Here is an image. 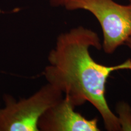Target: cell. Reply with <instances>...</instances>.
Returning <instances> with one entry per match:
<instances>
[{
  "instance_id": "6da1fadb",
  "label": "cell",
  "mask_w": 131,
  "mask_h": 131,
  "mask_svg": "<svg viewBox=\"0 0 131 131\" xmlns=\"http://www.w3.org/2000/svg\"><path fill=\"white\" fill-rule=\"evenodd\" d=\"M92 47L101 50L102 42L91 29L78 26L62 33L49 52L43 75L75 107L91 103L102 117L106 130L119 131L118 119L106 100V86L114 72L131 71V59L114 66L101 64L91 55Z\"/></svg>"
},
{
  "instance_id": "7a4b0ae2",
  "label": "cell",
  "mask_w": 131,
  "mask_h": 131,
  "mask_svg": "<svg viewBox=\"0 0 131 131\" xmlns=\"http://www.w3.org/2000/svg\"><path fill=\"white\" fill-rule=\"evenodd\" d=\"M61 6L68 10H84L96 18L102 29L106 53H113L131 37V1L123 5L114 0H64Z\"/></svg>"
},
{
  "instance_id": "3957f363",
  "label": "cell",
  "mask_w": 131,
  "mask_h": 131,
  "mask_svg": "<svg viewBox=\"0 0 131 131\" xmlns=\"http://www.w3.org/2000/svg\"><path fill=\"white\" fill-rule=\"evenodd\" d=\"M61 91L47 83L27 98L16 100L4 95V107H0V131H40L42 114L63 98Z\"/></svg>"
},
{
  "instance_id": "277c9868",
  "label": "cell",
  "mask_w": 131,
  "mask_h": 131,
  "mask_svg": "<svg viewBox=\"0 0 131 131\" xmlns=\"http://www.w3.org/2000/svg\"><path fill=\"white\" fill-rule=\"evenodd\" d=\"M75 106L64 96L39 119L41 131H100L98 119H88L75 112Z\"/></svg>"
},
{
  "instance_id": "5b68a950",
  "label": "cell",
  "mask_w": 131,
  "mask_h": 131,
  "mask_svg": "<svg viewBox=\"0 0 131 131\" xmlns=\"http://www.w3.org/2000/svg\"><path fill=\"white\" fill-rule=\"evenodd\" d=\"M115 111L121 130H131V105L125 101H119L116 104Z\"/></svg>"
},
{
  "instance_id": "8992f818",
  "label": "cell",
  "mask_w": 131,
  "mask_h": 131,
  "mask_svg": "<svg viewBox=\"0 0 131 131\" xmlns=\"http://www.w3.org/2000/svg\"><path fill=\"white\" fill-rule=\"evenodd\" d=\"M47 1H49L52 6H61L62 3L64 0H47ZM129 1H130L131 0H129Z\"/></svg>"
},
{
  "instance_id": "52a82bcc",
  "label": "cell",
  "mask_w": 131,
  "mask_h": 131,
  "mask_svg": "<svg viewBox=\"0 0 131 131\" xmlns=\"http://www.w3.org/2000/svg\"><path fill=\"white\" fill-rule=\"evenodd\" d=\"M124 45L126 46L129 49V50H130V52L131 53V37L129 38L126 41Z\"/></svg>"
},
{
  "instance_id": "ba28073f",
  "label": "cell",
  "mask_w": 131,
  "mask_h": 131,
  "mask_svg": "<svg viewBox=\"0 0 131 131\" xmlns=\"http://www.w3.org/2000/svg\"><path fill=\"white\" fill-rule=\"evenodd\" d=\"M0 107H1V106H0Z\"/></svg>"
}]
</instances>
